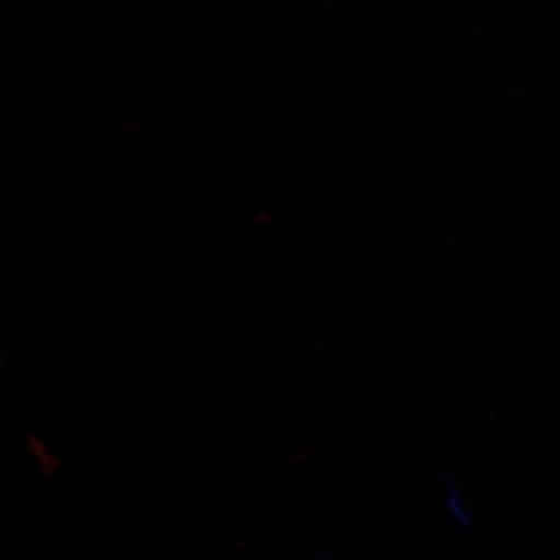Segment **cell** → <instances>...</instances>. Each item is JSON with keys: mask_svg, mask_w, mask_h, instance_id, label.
<instances>
[{"mask_svg": "<svg viewBox=\"0 0 560 560\" xmlns=\"http://www.w3.org/2000/svg\"><path fill=\"white\" fill-rule=\"evenodd\" d=\"M445 485L447 487L446 494V505L447 510L454 517L455 521L464 528H470L472 524V515L470 511L466 509L464 497H462L459 487L454 479L444 478Z\"/></svg>", "mask_w": 560, "mask_h": 560, "instance_id": "6da1fadb", "label": "cell"}]
</instances>
